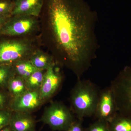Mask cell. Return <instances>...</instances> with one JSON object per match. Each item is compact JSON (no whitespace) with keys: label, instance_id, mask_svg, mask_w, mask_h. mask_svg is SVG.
<instances>
[{"label":"cell","instance_id":"6da1fadb","mask_svg":"<svg viewBox=\"0 0 131 131\" xmlns=\"http://www.w3.org/2000/svg\"><path fill=\"white\" fill-rule=\"evenodd\" d=\"M38 35L55 62L81 78L96 58L98 14L85 0H44Z\"/></svg>","mask_w":131,"mask_h":131},{"label":"cell","instance_id":"7a4b0ae2","mask_svg":"<svg viewBox=\"0 0 131 131\" xmlns=\"http://www.w3.org/2000/svg\"><path fill=\"white\" fill-rule=\"evenodd\" d=\"M101 90L90 80L77 79L70 96V110L78 119L94 115Z\"/></svg>","mask_w":131,"mask_h":131},{"label":"cell","instance_id":"3957f363","mask_svg":"<svg viewBox=\"0 0 131 131\" xmlns=\"http://www.w3.org/2000/svg\"><path fill=\"white\" fill-rule=\"evenodd\" d=\"M40 46L38 35L28 37L0 36V64L29 59Z\"/></svg>","mask_w":131,"mask_h":131},{"label":"cell","instance_id":"277c9868","mask_svg":"<svg viewBox=\"0 0 131 131\" xmlns=\"http://www.w3.org/2000/svg\"><path fill=\"white\" fill-rule=\"evenodd\" d=\"M118 113L131 115V66H127L111 82Z\"/></svg>","mask_w":131,"mask_h":131},{"label":"cell","instance_id":"5b68a950","mask_svg":"<svg viewBox=\"0 0 131 131\" xmlns=\"http://www.w3.org/2000/svg\"><path fill=\"white\" fill-rule=\"evenodd\" d=\"M39 18L26 15L12 16L0 29V36L28 37L38 35Z\"/></svg>","mask_w":131,"mask_h":131},{"label":"cell","instance_id":"8992f818","mask_svg":"<svg viewBox=\"0 0 131 131\" xmlns=\"http://www.w3.org/2000/svg\"><path fill=\"white\" fill-rule=\"evenodd\" d=\"M75 120L71 110L56 101L46 107L40 119L52 130L58 131H66Z\"/></svg>","mask_w":131,"mask_h":131},{"label":"cell","instance_id":"52a82bcc","mask_svg":"<svg viewBox=\"0 0 131 131\" xmlns=\"http://www.w3.org/2000/svg\"><path fill=\"white\" fill-rule=\"evenodd\" d=\"M58 66L59 65L56 63L51 66L45 72L39 90L41 98L44 102L53 96L62 85L63 76Z\"/></svg>","mask_w":131,"mask_h":131},{"label":"cell","instance_id":"ba28073f","mask_svg":"<svg viewBox=\"0 0 131 131\" xmlns=\"http://www.w3.org/2000/svg\"><path fill=\"white\" fill-rule=\"evenodd\" d=\"M114 95L110 86L101 90L95 116L109 122L118 113Z\"/></svg>","mask_w":131,"mask_h":131},{"label":"cell","instance_id":"9c48e42d","mask_svg":"<svg viewBox=\"0 0 131 131\" xmlns=\"http://www.w3.org/2000/svg\"><path fill=\"white\" fill-rule=\"evenodd\" d=\"M39 90H27L21 95L12 98L9 108L13 112L31 113L44 102L41 98Z\"/></svg>","mask_w":131,"mask_h":131},{"label":"cell","instance_id":"30bf717a","mask_svg":"<svg viewBox=\"0 0 131 131\" xmlns=\"http://www.w3.org/2000/svg\"><path fill=\"white\" fill-rule=\"evenodd\" d=\"M12 16L26 15L39 18L44 0H14Z\"/></svg>","mask_w":131,"mask_h":131},{"label":"cell","instance_id":"8fae6325","mask_svg":"<svg viewBox=\"0 0 131 131\" xmlns=\"http://www.w3.org/2000/svg\"><path fill=\"white\" fill-rule=\"evenodd\" d=\"M9 125L15 131H36L35 119L31 113L13 112Z\"/></svg>","mask_w":131,"mask_h":131},{"label":"cell","instance_id":"7c38bea8","mask_svg":"<svg viewBox=\"0 0 131 131\" xmlns=\"http://www.w3.org/2000/svg\"><path fill=\"white\" fill-rule=\"evenodd\" d=\"M29 59L35 68L40 70H46L56 63L50 54L45 52L39 48L33 53Z\"/></svg>","mask_w":131,"mask_h":131},{"label":"cell","instance_id":"4fadbf2b","mask_svg":"<svg viewBox=\"0 0 131 131\" xmlns=\"http://www.w3.org/2000/svg\"><path fill=\"white\" fill-rule=\"evenodd\" d=\"M108 124L110 131H131V115L118 112Z\"/></svg>","mask_w":131,"mask_h":131},{"label":"cell","instance_id":"5bb4252c","mask_svg":"<svg viewBox=\"0 0 131 131\" xmlns=\"http://www.w3.org/2000/svg\"><path fill=\"white\" fill-rule=\"evenodd\" d=\"M7 89L12 98L21 95L28 90L26 87L25 80L16 75L9 80Z\"/></svg>","mask_w":131,"mask_h":131},{"label":"cell","instance_id":"9a60e30c","mask_svg":"<svg viewBox=\"0 0 131 131\" xmlns=\"http://www.w3.org/2000/svg\"><path fill=\"white\" fill-rule=\"evenodd\" d=\"M12 64L16 75L22 78L24 80L38 70L29 59L20 60Z\"/></svg>","mask_w":131,"mask_h":131},{"label":"cell","instance_id":"2e32d148","mask_svg":"<svg viewBox=\"0 0 131 131\" xmlns=\"http://www.w3.org/2000/svg\"><path fill=\"white\" fill-rule=\"evenodd\" d=\"M44 71L38 70L25 80L26 87L28 90H40L43 79Z\"/></svg>","mask_w":131,"mask_h":131},{"label":"cell","instance_id":"e0dca14e","mask_svg":"<svg viewBox=\"0 0 131 131\" xmlns=\"http://www.w3.org/2000/svg\"><path fill=\"white\" fill-rule=\"evenodd\" d=\"M15 75L13 64H0V88L7 89L8 82Z\"/></svg>","mask_w":131,"mask_h":131},{"label":"cell","instance_id":"ac0fdd59","mask_svg":"<svg viewBox=\"0 0 131 131\" xmlns=\"http://www.w3.org/2000/svg\"><path fill=\"white\" fill-rule=\"evenodd\" d=\"M14 6V0H0V16H12Z\"/></svg>","mask_w":131,"mask_h":131},{"label":"cell","instance_id":"d6986e66","mask_svg":"<svg viewBox=\"0 0 131 131\" xmlns=\"http://www.w3.org/2000/svg\"><path fill=\"white\" fill-rule=\"evenodd\" d=\"M12 99L7 89L0 88V110L9 108Z\"/></svg>","mask_w":131,"mask_h":131},{"label":"cell","instance_id":"ffe728a7","mask_svg":"<svg viewBox=\"0 0 131 131\" xmlns=\"http://www.w3.org/2000/svg\"><path fill=\"white\" fill-rule=\"evenodd\" d=\"M85 131H110L108 122L97 119L90 125Z\"/></svg>","mask_w":131,"mask_h":131},{"label":"cell","instance_id":"44dd1931","mask_svg":"<svg viewBox=\"0 0 131 131\" xmlns=\"http://www.w3.org/2000/svg\"><path fill=\"white\" fill-rule=\"evenodd\" d=\"M13 113L9 108L0 110V130L9 125Z\"/></svg>","mask_w":131,"mask_h":131},{"label":"cell","instance_id":"7402d4cb","mask_svg":"<svg viewBox=\"0 0 131 131\" xmlns=\"http://www.w3.org/2000/svg\"><path fill=\"white\" fill-rule=\"evenodd\" d=\"M66 131H85L82 124V120H75Z\"/></svg>","mask_w":131,"mask_h":131},{"label":"cell","instance_id":"603a6c76","mask_svg":"<svg viewBox=\"0 0 131 131\" xmlns=\"http://www.w3.org/2000/svg\"><path fill=\"white\" fill-rule=\"evenodd\" d=\"M11 16H0V29Z\"/></svg>","mask_w":131,"mask_h":131},{"label":"cell","instance_id":"cb8c5ba5","mask_svg":"<svg viewBox=\"0 0 131 131\" xmlns=\"http://www.w3.org/2000/svg\"><path fill=\"white\" fill-rule=\"evenodd\" d=\"M0 131H15L9 125H8L2 129L0 130Z\"/></svg>","mask_w":131,"mask_h":131}]
</instances>
